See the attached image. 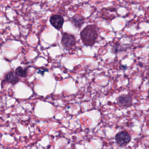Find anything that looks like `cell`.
Masks as SVG:
<instances>
[{
    "label": "cell",
    "instance_id": "obj_4",
    "mask_svg": "<svg viewBox=\"0 0 149 149\" xmlns=\"http://www.w3.org/2000/svg\"><path fill=\"white\" fill-rule=\"evenodd\" d=\"M51 25L57 30H60L63 24L64 19L60 15H53L49 19Z\"/></svg>",
    "mask_w": 149,
    "mask_h": 149
},
{
    "label": "cell",
    "instance_id": "obj_5",
    "mask_svg": "<svg viewBox=\"0 0 149 149\" xmlns=\"http://www.w3.org/2000/svg\"><path fill=\"white\" fill-rule=\"evenodd\" d=\"M19 81L20 79L17 76H16L15 73L13 71H10L5 74L2 83L4 82L5 83H9L12 84H16Z\"/></svg>",
    "mask_w": 149,
    "mask_h": 149
},
{
    "label": "cell",
    "instance_id": "obj_2",
    "mask_svg": "<svg viewBox=\"0 0 149 149\" xmlns=\"http://www.w3.org/2000/svg\"><path fill=\"white\" fill-rule=\"evenodd\" d=\"M61 43L64 48L67 49H69L76 45V40L73 34L68 33H63L62 35Z\"/></svg>",
    "mask_w": 149,
    "mask_h": 149
},
{
    "label": "cell",
    "instance_id": "obj_3",
    "mask_svg": "<svg viewBox=\"0 0 149 149\" xmlns=\"http://www.w3.org/2000/svg\"><path fill=\"white\" fill-rule=\"evenodd\" d=\"M130 135L126 131H122L116 134L115 140L116 143L120 146L126 145L130 141Z\"/></svg>",
    "mask_w": 149,
    "mask_h": 149
},
{
    "label": "cell",
    "instance_id": "obj_9",
    "mask_svg": "<svg viewBox=\"0 0 149 149\" xmlns=\"http://www.w3.org/2000/svg\"><path fill=\"white\" fill-rule=\"evenodd\" d=\"M47 71H48V70L46 69H39V70H38L37 73H39V74H42V75H43L44 73V72H47Z\"/></svg>",
    "mask_w": 149,
    "mask_h": 149
},
{
    "label": "cell",
    "instance_id": "obj_1",
    "mask_svg": "<svg viewBox=\"0 0 149 149\" xmlns=\"http://www.w3.org/2000/svg\"><path fill=\"white\" fill-rule=\"evenodd\" d=\"M80 38L84 45H93L98 38L95 26L94 25H88L85 27L80 33Z\"/></svg>",
    "mask_w": 149,
    "mask_h": 149
},
{
    "label": "cell",
    "instance_id": "obj_6",
    "mask_svg": "<svg viewBox=\"0 0 149 149\" xmlns=\"http://www.w3.org/2000/svg\"><path fill=\"white\" fill-rule=\"evenodd\" d=\"M118 103L122 107H129L132 104V98L127 94H123L119 96L118 99Z\"/></svg>",
    "mask_w": 149,
    "mask_h": 149
},
{
    "label": "cell",
    "instance_id": "obj_10",
    "mask_svg": "<svg viewBox=\"0 0 149 149\" xmlns=\"http://www.w3.org/2000/svg\"><path fill=\"white\" fill-rule=\"evenodd\" d=\"M147 98H148V99L149 100V91H148V95H147Z\"/></svg>",
    "mask_w": 149,
    "mask_h": 149
},
{
    "label": "cell",
    "instance_id": "obj_7",
    "mask_svg": "<svg viewBox=\"0 0 149 149\" xmlns=\"http://www.w3.org/2000/svg\"><path fill=\"white\" fill-rule=\"evenodd\" d=\"M71 22L74 26L80 27L84 23V18L79 14H76L71 18Z\"/></svg>",
    "mask_w": 149,
    "mask_h": 149
},
{
    "label": "cell",
    "instance_id": "obj_8",
    "mask_svg": "<svg viewBox=\"0 0 149 149\" xmlns=\"http://www.w3.org/2000/svg\"><path fill=\"white\" fill-rule=\"evenodd\" d=\"M15 74H16V76H17L18 77H26L27 75V69H23L21 66H19L17 67L15 71Z\"/></svg>",
    "mask_w": 149,
    "mask_h": 149
}]
</instances>
